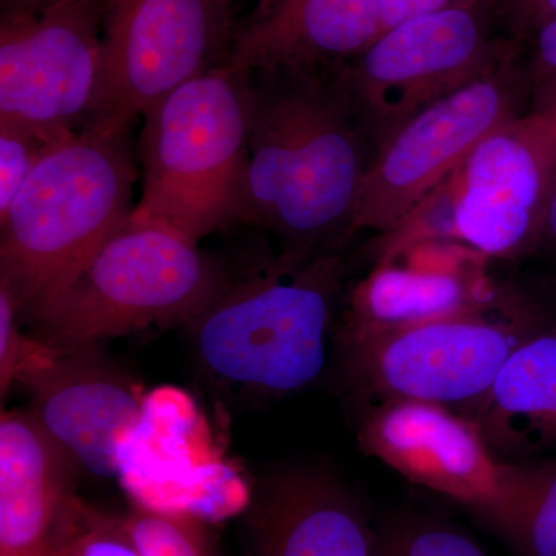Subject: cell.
<instances>
[{
  "instance_id": "7402d4cb",
  "label": "cell",
  "mask_w": 556,
  "mask_h": 556,
  "mask_svg": "<svg viewBox=\"0 0 556 556\" xmlns=\"http://www.w3.org/2000/svg\"><path fill=\"white\" fill-rule=\"evenodd\" d=\"M20 313L9 289L0 285V394L5 399L14 382L24 386L40 371L51 367L62 353L50 345L25 334L20 328Z\"/></svg>"
},
{
  "instance_id": "4316f807",
  "label": "cell",
  "mask_w": 556,
  "mask_h": 556,
  "mask_svg": "<svg viewBox=\"0 0 556 556\" xmlns=\"http://www.w3.org/2000/svg\"><path fill=\"white\" fill-rule=\"evenodd\" d=\"M532 40V53L526 68L533 100L556 84V21L541 28Z\"/></svg>"
},
{
  "instance_id": "9c48e42d",
  "label": "cell",
  "mask_w": 556,
  "mask_h": 556,
  "mask_svg": "<svg viewBox=\"0 0 556 556\" xmlns=\"http://www.w3.org/2000/svg\"><path fill=\"white\" fill-rule=\"evenodd\" d=\"M543 321L519 306L495 318L466 314L375 338L342 343L351 388L376 401H419L478 407L515 348Z\"/></svg>"
},
{
  "instance_id": "7c38bea8",
  "label": "cell",
  "mask_w": 556,
  "mask_h": 556,
  "mask_svg": "<svg viewBox=\"0 0 556 556\" xmlns=\"http://www.w3.org/2000/svg\"><path fill=\"white\" fill-rule=\"evenodd\" d=\"M358 444L402 477L473 508L503 532L533 468L501 463L473 420L428 402H380L362 420Z\"/></svg>"
},
{
  "instance_id": "ac0fdd59",
  "label": "cell",
  "mask_w": 556,
  "mask_h": 556,
  "mask_svg": "<svg viewBox=\"0 0 556 556\" xmlns=\"http://www.w3.org/2000/svg\"><path fill=\"white\" fill-rule=\"evenodd\" d=\"M380 35L378 0H276L236 35L228 61L247 70L331 67Z\"/></svg>"
},
{
  "instance_id": "e0dca14e",
  "label": "cell",
  "mask_w": 556,
  "mask_h": 556,
  "mask_svg": "<svg viewBox=\"0 0 556 556\" xmlns=\"http://www.w3.org/2000/svg\"><path fill=\"white\" fill-rule=\"evenodd\" d=\"M76 463L28 412L0 417V556H47Z\"/></svg>"
},
{
  "instance_id": "d4e9b609",
  "label": "cell",
  "mask_w": 556,
  "mask_h": 556,
  "mask_svg": "<svg viewBox=\"0 0 556 556\" xmlns=\"http://www.w3.org/2000/svg\"><path fill=\"white\" fill-rule=\"evenodd\" d=\"M378 556H486L484 551L453 527L412 522L378 538Z\"/></svg>"
},
{
  "instance_id": "d6986e66",
  "label": "cell",
  "mask_w": 556,
  "mask_h": 556,
  "mask_svg": "<svg viewBox=\"0 0 556 556\" xmlns=\"http://www.w3.org/2000/svg\"><path fill=\"white\" fill-rule=\"evenodd\" d=\"M475 424L490 447L526 448L556 439V327L522 340L496 376Z\"/></svg>"
},
{
  "instance_id": "2e32d148",
  "label": "cell",
  "mask_w": 556,
  "mask_h": 556,
  "mask_svg": "<svg viewBox=\"0 0 556 556\" xmlns=\"http://www.w3.org/2000/svg\"><path fill=\"white\" fill-rule=\"evenodd\" d=\"M248 507L254 556H378L364 511L325 471H276Z\"/></svg>"
},
{
  "instance_id": "ba28073f",
  "label": "cell",
  "mask_w": 556,
  "mask_h": 556,
  "mask_svg": "<svg viewBox=\"0 0 556 556\" xmlns=\"http://www.w3.org/2000/svg\"><path fill=\"white\" fill-rule=\"evenodd\" d=\"M532 105L526 62H508L420 110L379 142L358 201L356 233L396 228L497 127Z\"/></svg>"
},
{
  "instance_id": "5bb4252c",
  "label": "cell",
  "mask_w": 556,
  "mask_h": 556,
  "mask_svg": "<svg viewBox=\"0 0 556 556\" xmlns=\"http://www.w3.org/2000/svg\"><path fill=\"white\" fill-rule=\"evenodd\" d=\"M24 387L28 412L76 466L102 478L118 475L119 438L137 426L148 399L129 372L100 345L68 348Z\"/></svg>"
},
{
  "instance_id": "30bf717a",
  "label": "cell",
  "mask_w": 556,
  "mask_h": 556,
  "mask_svg": "<svg viewBox=\"0 0 556 556\" xmlns=\"http://www.w3.org/2000/svg\"><path fill=\"white\" fill-rule=\"evenodd\" d=\"M109 0H47L2 11L0 121L67 138L90 118L104 58Z\"/></svg>"
},
{
  "instance_id": "7a4b0ae2",
  "label": "cell",
  "mask_w": 556,
  "mask_h": 556,
  "mask_svg": "<svg viewBox=\"0 0 556 556\" xmlns=\"http://www.w3.org/2000/svg\"><path fill=\"white\" fill-rule=\"evenodd\" d=\"M129 134L80 130L51 150L0 217V285L22 313L67 285L129 219Z\"/></svg>"
},
{
  "instance_id": "5b68a950",
  "label": "cell",
  "mask_w": 556,
  "mask_h": 556,
  "mask_svg": "<svg viewBox=\"0 0 556 556\" xmlns=\"http://www.w3.org/2000/svg\"><path fill=\"white\" fill-rule=\"evenodd\" d=\"M249 75L223 62L142 113L144 188L130 222L164 226L195 243L236 223Z\"/></svg>"
},
{
  "instance_id": "83f0119b",
  "label": "cell",
  "mask_w": 556,
  "mask_h": 556,
  "mask_svg": "<svg viewBox=\"0 0 556 556\" xmlns=\"http://www.w3.org/2000/svg\"><path fill=\"white\" fill-rule=\"evenodd\" d=\"M460 2H467V0H378L380 35L402 22L445 10Z\"/></svg>"
},
{
  "instance_id": "f546056e",
  "label": "cell",
  "mask_w": 556,
  "mask_h": 556,
  "mask_svg": "<svg viewBox=\"0 0 556 556\" xmlns=\"http://www.w3.org/2000/svg\"><path fill=\"white\" fill-rule=\"evenodd\" d=\"M47 0H2V11H33Z\"/></svg>"
},
{
  "instance_id": "8992f818",
  "label": "cell",
  "mask_w": 556,
  "mask_h": 556,
  "mask_svg": "<svg viewBox=\"0 0 556 556\" xmlns=\"http://www.w3.org/2000/svg\"><path fill=\"white\" fill-rule=\"evenodd\" d=\"M522 46L493 36L481 2L467 0L383 31L340 72L379 146L420 110L517 60Z\"/></svg>"
},
{
  "instance_id": "277c9868",
  "label": "cell",
  "mask_w": 556,
  "mask_h": 556,
  "mask_svg": "<svg viewBox=\"0 0 556 556\" xmlns=\"http://www.w3.org/2000/svg\"><path fill=\"white\" fill-rule=\"evenodd\" d=\"M230 277L188 237L127 219L67 285L20 318L61 350L100 345L150 325H188Z\"/></svg>"
},
{
  "instance_id": "44dd1931",
  "label": "cell",
  "mask_w": 556,
  "mask_h": 556,
  "mask_svg": "<svg viewBox=\"0 0 556 556\" xmlns=\"http://www.w3.org/2000/svg\"><path fill=\"white\" fill-rule=\"evenodd\" d=\"M506 536L521 556H556V464L532 468Z\"/></svg>"
},
{
  "instance_id": "8fae6325",
  "label": "cell",
  "mask_w": 556,
  "mask_h": 556,
  "mask_svg": "<svg viewBox=\"0 0 556 556\" xmlns=\"http://www.w3.org/2000/svg\"><path fill=\"white\" fill-rule=\"evenodd\" d=\"M452 179L453 240L482 257L532 251L556 188V104L530 105L497 127Z\"/></svg>"
},
{
  "instance_id": "4dcf8cb0",
  "label": "cell",
  "mask_w": 556,
  "mask_h": 556,
  "mask_svg": "<svg viewBox=\"0 0 556 556\" xmlns=\"http://www.w3.org/2000/svg\"><path fill=\"white\" fill-rule=\"evenodd\" d=\"M274 2H276V0H257V9H255L251 20H254V17H260L263 16V14L268 13L270 7L274 5Z\"/></svg>"
},
{
  "instance_id": "ffe728a7",
  "label": "cell",
  "mask_w": 556,
  "mask_h": 556,
  "mask_svg": "<svg viewBox=\"0 0 556 556\" xmlns=\"http://www.w3.org/2000/svg\"><path fill=\"white\" fill-rule=\"evenodd\" d=\"M47 556H142L124 517L116 518L70 497Z\"/></svg>"
},
{
  "instance_id": "cb8c5ba5",
  "label": "cell",
  "mask_w": 556,
  "mask_h": 556,
  "mask_svg": "<svg viewBox=\"0 0 556 556\" xmlns=\"http://www.w3.org/2000/svg\"><path fill=\"white\" fill-rule=\"evenodd\" d=\"M67 138L50 137L30 127L0 121V217L7 214L43 156Z\"/></svg>"
},
{
  "instance_id": "3957f363",
  "label": "cell",
  "mask_w": 556,
  "mask_h": 556,
  "mask_svg": "<svg viewBox=\"0 0 556 556\" xmlns=\"http://www.w3.org/2000/svg\"><path fill=\"white\" fill-rule=\"evenodd\" d=\"M345 268L339 252L292 262L278 255L230 277L189 321L203 367L222 382L266 396L294 393L324 371Z\"/></svg>"
},
{
  "instance_id": "f1b7e54d",
  "label": "cell",
  "mask_w": 556,
  "mask_h": 556,
  "mask_svg": "<svg viewBox=\"0 0 556 556\" xmlns=\"http://www.w3.org/2000/svg\"><path fill=\"white\" fill-rule=\"evenodd\" d=\"M543 241L556 251V188L554 195H552L551 203H548L546 219H544L541 243H543Z\"/></svg>"
},
{
  "instance_id": "484cf974",
  "label": "cell",
  "mask_w": 556,
  "mask_h": 556,
  "mask_svg": "<svg viewBox=\"0 0 556 556\" xmlns=\"http://www.w3.org/2000/svg\"><path fill=\"white\" fill-rule=\"evenodd\" d=\"M486 16L506 31V38L525 43L556 21V0H479Z\"/></svg>"
},
{
  "instance_id": "52a82bcc",
  "label": "cell",
  "mask_w": 556,
  "mask_h": 556,
  "mask_svg": "<svg viewBox=\"0 0 556 556\" xmlns=\"http://www.w3.org/2000/svg\"><path fill=\"white\" fill-rule=\"evenodd\" d=\"M232 0H109L97 100L83 130L129 134L161 98L226 62Z\"/></svg>"
},
{
  "instance_id": "9a60e30c",
  "label": "cell",
  "mask_w": 556,
  "mask_h": 556,
  "mask_svg": "<svg viewBox=\"0 0 556 556\" xmlns=\"http://www.w3.org/2000/svg\"><path fill=\"white\" fill-rule=\"evenodd\" d=\"M409 249L417 258L408 252L412 257L404 265L379 262L351 292L340 343L493 309L496 292L471 266V249L466 254L434 252L430 258L426 243Z\"/></svg>"
},
{
  "instance_id": "603a6c76",
  "label": "cell",
  "mask_w": 556,
  "mask_h": 556,
  "mask_svg": "<svg viewBox=\"0 0 556 556\" xmlns=\"http://www.w3.org/2000/svg\"><path fill=\"white\" fill-rule=\"evenodd\" d=\"M124 521L142 556H207L200 519L137 506Z\"/></svg>"
},
{
  "instance_id": "6da1fadb",
  "label": "cell",
  "mask_w": 556,
  "mask_h": 556,
  "mask_svg": "<svg viewBox=\"0 0 556 556\" xmlns=\"http://www.w3.org/2000/svg\"><path fill=\"white\" fill-rule=\"evenodd\" d=\"M376 149L340 64L252 70L233 219L276 237L292 262L336 254L356 236Z\"/></svg>"
},
{
  "instance_id": "4fadbf2b",
  "label": "cell",
  "mask_w": 556,
  "mask_h": 556,
  "mask_svg": "<svg viewBox=\"0 0 556 556\" xmlns=\"http://www.w3.org/2000/svg\"><path fill=\"white\" fill-rule=\"evenodd\" d=\"M199 413L182 393L148 394L137 426L118 441V475L137 506L200 521H222L249 506L248 486L222 463L190 459L212 453Z\"/></svg>"
}]
</instances>
